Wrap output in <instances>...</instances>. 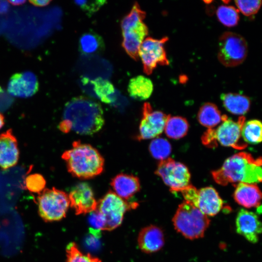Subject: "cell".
Returning a JSON list of instances; mask_svg holds the SVG:
<instances>
[{"mask_svg":"<svg viewBox=\"0 0 262 262\" xmlns=\"http://www.w3.org/2000/svg\"><path fill=\"white\" fill-rule=\"evenodd\" d=\"M172 221L175 229L191 240L203 237L210 222L207 215L185 200L179 205Z\"/></svg>","mask_w":262,"mask_h":262,"instance_id":"cell-5","label":"cell"},{"mask_svg":"<svg viewBox=\"0 0 262 262\" xmlns=\"http://www.w3.org/2000/svg\"><path fill=\"white\" fill-rule=\"evenodd\" d=\"M68 195L70 206L76 214L89 213L97 209L98 202L91 187L86 182L76 184Z\"/></svg>","mask_w":262,"mask_h":262,"instance_id":"cell-14","label":"cell"},{"mask_svg":"<svg viewBox=\"0 0 262 262\" xmlns=\"http://www.w3.org/2000/svg\"><path fill=\"white\" fill-rule=\"evenodd\" d=\"M68 172L81 179L94 178L102 173L104 159L98 150L89 144L75 141L72 147L62 154Z\"/></svg>","mask_w":262,"mask_h":262,"instance_id":"cell-3","label":"cell"},{"mask_svg":"<svg viewBox=\"0 0 262 262\" xmlns=\"http://www.w3.org/2000/svg\"><path fill=\"white\" fill-rule=\"evenodd\" d=\"M220 98L225 108L232 114L243 115L250 109V100L245 95L232 93H223Z\"/></svg>","mask_w":262,"mask_h":262,"instance_id":"cell-21","label":"cell"},{"mask_svg":"<svg viewBox=\"0 0 262 262\" xmlns=\"http://www.w3.org/2000/svg\"><path fill=\"white\" fill-rule=\"evenodd\" d=\"M79 46L82 54L89 55L103 50L104 44L100 35L93 31H89L81 35L79 41Z\"/></svg>","mask_w":262,"mask_h":262,"instance_id":"cell-24","label":"cell"},{"mask_svg":"<svg viewBox=\"0 0 262 262\" xmlns=\"http://www.w3.org/2000/svg\"><path fill=\"white\" fill-rule=\"evenodd\" d=\"M233 198L245 208L257 207L261 203L262 193L256 184L239 183L236 184Z\"/></svg>","mask_w":262,"mask_h":262,"instance_id":"cell-19","label":"cell"},{"mask_svg":"<svg viewBox=\"0 0 262 262\" xmlns=\"http://www.w3.org/2000/svg\"><path fill=\"white\" fill-rule=\"evenodd\" d=\"M88 218V221L91 226L94 234L98 236V232L104 230L105 223L101 214L97 210L91 212Z\"/></svg>","mask_w":262,"mask_h":262,"instance_id":"cell-34","label":"cell"},{"mask_svg":"<svg viewBox=\"0 0 262 262\" xmlns=\"http://www.w3.org/2000/svg\"><path fill=\"white\" fill-rule=\"evenodd\" d=\"M9 2L13 5H19L23 4L25 1L24 0H10Z\"/></svg>","mask_w":262,"mask_h":262,"instance_id":"cell-37","label":"cell"},{"mask_svg":"<svg viewBox=\"0 0 262 262\" xmlns=\"http://www.w3.org/2000/svg\"><path fill=\"white\" fill-rule=\"evenodd\" d=\"M164 244V234L159 227L150 225L142 229L138 237L140 249L146 253L158 251Z\"/></svg>","mask_w":262,"mask_h":262,"instance_id":"cell-18","label":"cell"},{"mask_svg":"<svg viewBox=\"0 0 262 262\" xmlns=\"http://www.w3.org/2000/svg\"><path fill=\"white\" fill-rule=\"evenodd\" d=\"M218 47V59L225 66H237L247 56V42L242 36L236 33H224L219 39Z\"/></svg>","mask_w":262,"mask_h":262,"instance_id":"cell-8","label":"cell"},{"mask_svg":"<svg viewBox=\"0 0 262 262\" xmlns=\"http://www.w3.org/2000/svg\"><path fill=\"white\" fill-rule=\"evenodd\" d=\"M38 86L35 75L31 71H24L12 76L8 83L7 92L13 97L28 98L36 93Z\"/></svg>","mask_w":262,"mask_h":262,"instance_id":"cell-16","label":"cell"},{"mask_svg":"<svg viewBox=\"0 0 262 262\" xmlns=\"http://www.w3.org/2000/svg\"><path fill=\"white\" fill-rule=\"evenodd\" d=\"M153 90V84L148 78L142 75L131 79L129 82L128 91L133 98L143 100L148 98Z\"/></svg>","mask_w":262,"mask_h":262,"instance_id":"cell-22","label":"cell"},{"mask_svg":"<svg viewBox=\"0 0 262 262\" xmlns=\"http://www.w3.org/2000/svg\"><path fill=\"white\" fill-rule=\"evenodd\" d=\"M4 124V118L3 115L0 113V129L3 126Z\"/></svg>","mask_w":262,"mask_h":262,"instance_id":"cell-38","label":"cell"},{"mask_svg":"<svg viewBox=\"0 0 262 262\" xmlns=\"http://www.w3.org/2000/svg\"><path fill=\"white\" fill-rule=\"evenodd\" d=\"M75 4L79 6L88 16L96 12L106 2L105 0H76Z\"/></svg>","mask_w":262,"mask_h":262,"instance_id":"cell-33","label":"cell"},{"mask_svg":"<svg viewBox=\"0 0 262 262\" xmlns=\"http://www.w3.org/2000/svg\"><path fill=\"white\" fill-rule=\"evenodd\" d=\"M149 150L155 159L162 161L168 158L171 152V146L165 139L157 138L150 142Z\"/></svg>","mask_w":262,"mask_h":262,"instance_id":"cell-29","label":"cell"},{"mask_svg":"<svg viewBox=\"0 0 262 262\" xmlns=\"http://www.w3.org/2000/svg\"><path fill=\"white\" fill-rule=\"evenodd\" d=\"M37 200L39 214L46 222L61 220L70 206L68 195L54 187L44 189Z\"/></svg>","mask_w":262,"mask_h":262,"instance_id":"cell-7","label":"cell"},{"mask_svg":"<svg viewBox=\"0 0 262 262\" xmlns=\"http://www.w3.org/2000/svg\"><path fill=\"white\" fill-rule=\"evenodd\" d=\"M238 10L245 16H249L256 14L260 9L262 1L260 0L234 1Z\"/></svg>","mask_w":262,"mask_h":262,"instance_id":"cell-31","label":"cell"},{"mask_svg":"<svg viewBox=\"0 0 262 262\" xmlns=\"http://www.w3.org/2000/svg\"><path fill=\"white\" fill-rule=\"evenodd\" d=\"M227 118L226 115H222L218 107L211 102H207L202 105L197 114L199 123L208 129L213 128Z\"/></svg>","mask_w":262,"mask_h":262,"instance_id":"cell-23","label":"cell"},{"mask_svg":"<svg viewBox=\"0 0 262 262\" xmlns=\"http://www.w3.org/2000/svg\"><path fill=\"white\" fill-rule=\"evenodd\" d=\"M245 122L244 116L235 121L228 118L217 128L208 129L202 135V144L208 147H216L218 144L237 149L245 148L247 144L241 140V131Z\"/></svg>","mask_w":262,"mask_h":262,"instance_id":"cell-6","label":"cell"},{"mask_svg":"<svg viewBox=\"0 0 262 262\" xmlns=\"http://www.w3.org/2000/svg\"><path fill=\"white\" fill-rule=\"evenodd\" d=\"M5 94V91L3 90V89L0 86V97L4 96Z\"/></svg>","mask_w":262,"mask_h":262,"instance_id":"cell-39","label":"cell"},{"mask_svg":"<svg viewBox=\"0 0 262 262\" xmlns=\"http://www.w3.org/2000/svg\"><path fill=\"white\" fill-rule=\"evenodd\" d=\"M104 124L100 105L85 97L72 98L65 105L62 120L58 128L64 133L73 131L82 135H92Z\"/></svg>","mask_w":262,"mask_h":262,"instance_id":"cell-1","label":"cell"},{"mask_svg":"<svg viewBox=\"0 0 262 262\" xmlns=\"http://www.w3.org/2000/svg\"><path fill=\"white\" fill-rule=\"evenodd\" d=\"M235 227L237 233L251 243H256L262 233V222L258 215L245 209H241L238 211Z\"/></svg>","mask_w":262,"mask_h":262,"instance_id":"cell-15","label":"cell"},{"mask_svg":"<svg viewBox=\"0 0 262 262\" xmlns=\"http://www.w3.org/2000/svg\"><path fill=\"white\" fill-rule=\"evenodd\" d=\"M168 116L162 112L153 110L151 105L145 102L136 139L139 141L149 139L160 135L164 130Z\"/></svg>","mask_w":262,"mask_h":262,"instance_id":"cell-13","label":"cell"},{"mask_svg":"<svg viewBox=\"0 0 262 262\" xmlns=\"http://www.w3.org/2000/svg\"><path fill=\"white\" fill-rule=\"evenodd\" d=\"M93 90L100 100L105 103H111L115 100V91L113 84L102 78L91 81Z\"/></svg>","mask_w":262,"mask_h":262,"instance_id":"cell-26","label":"cell"},{"mask_svg":"<svg viewBox=\"0 0 262 262\" xmlns=\"http://www.w3.org/2000/svg\"><path fill=\"white\" fill-rule=\"evenodd\" d=\"M66 262H101L98 258L92 256L90 254L82 252L77 245L71 242L66 247Z\"/></svg>","mask_w":262,"mask_h":262,"instance_id":"cell-30","label":"cell"},{"mask_svg":"<svg viewBox=\"0 0 262 262\" xmlns=\"http://www.w3.org/2000/svg\"><path fill=\"white\" fill-rule=\"evenodd\" d=\"M216 16L218 20L228 27L236 26L239 20L238 9L230 5L219 6L216 11Z\"/></svg>","mask_w":262,"mask_h":262,"instance_id":"cell-28","label":"cell"},{"mask_svg":"<svg viewBox=\"0 0 262 262\" xmlns=\"http://www.w3.org/2000/svg\"><path fill=\"white\" fill-rule=\"evenodd\" d=\"M214 181L225 186L229 183L256 184L262 182V158L241 152L227 159L222 166L212 172Z\"/></svg>","mask_w":262,"mask_h":262,"instance_id":"cell-2","label":"cell"},{"mask_svg":"<svg viewBox=\"0 0 262 262\" xmlns=\"http://www.w3.org/2000/svg\"><path fill=\"white\" fill-rule=\"evenodd\" d=\"M111 185L114 192L124 200L131 197L140 189V181L137 177L124 173L115 176L112 180Z\"/></svg>","mask_w":262,"mask_h":262,"instance_id":"cell-20","label":"cell"},{"mask_svg":"<svg viewBox=\"0 0 262 262\" xmlns=\"http://www.w3.org/2000/svg\"><path fill=\"white\" fill-rule=\"evenodd\" d=\"M19 152L16 137L11 129L0 134V167L3 170L17 163Z\"/></svg>","mask_w":262,"mask_h":262,"instance_id":"cell-17","label":"cell"},{"mask_svg":"<svg viewBox=\"0 0 262 262\" xmlns=\"http://www.w3.org/2000/svg\"><path fill=\"white\" fill-rule=\"evenodd\" d=\"M9 8V3L6 0H0V14L7 13Z\"/></svg>","mask_w":262,"mask_h":262,"instance_id":"cell-35","label":"cell"},{"mask_svg":"<svg viewBox=\"0 0 262 262\" xmlns=\"http://www.w3.org/2000/svg\"><path fill=\"white\" fill-rule=\"evenodd\" d=\"M188 129L189 123L185 118L169 115L164 130L169 138L178 139L186 135Z\"/></svg>","mask_w":262,"mask_h":262,"instance_id":"cell-25","label":"cell"},{"mask_svg":"<svg viewBox=\"0 0 262 262\" xmlns=\"http://www.w3.org/2000/svg\"><path fill=\"white\" fill-rule=\"evenodd\" d=\"M167 40V37L161 39L148 37L143 41L138 55L141 59L146 74H151L158 65L166 66L169 64L164 48V44Z\"/></svg>","mask_w":262,"mask_h":262,"instance_id":"cell-12","label":"cell"},{"mask_svg":"<svg viewBox=\"0 0 262 262\" xmlns=\"http://www.w3.org/2000/svg\"><path fill=\"white\" fill-rule=\"evenodd\" d=\"M137 206L136 203H128L113 191L107 193L98 202L96 209L105 221L104 230H112L117 228L121 224L126 211Z\"/></svg>","mask_w":262,"mask_h":262,"instance_id":"cell-9","label":"cell"},{"mask_svg":"<svg viewBox=\"0 0 262 262\" xmlns=\"http://www.w3.org/2000/svg\"><path fill=\"white\" fill-rule=\"evenodd\" d=\"M44 178L39 174H32L28 176L25 180V185L30 192L40 193L46 185Z\"/></svg>","mask_w":262,"mask_h":262,"instance_id":"cell-32","label":"cell"},{"mask_svg":"<svg viewBox=\"0 0 262 262\" xmlns=\"http://www.w3.org/2000/svg\"><path fill=\"white\" fill-rule=\"evenodd\" d=\"M246 143L256 144L262 142V122L257 119L245 122L241 131Z\"/></svg>","mask_w":262,"mask_h":262,"instance_id":"cell-27","label":"cell"},{"mask_svg":"<svg viewBox=\"0 0 262 262\" xmlns=\"http://www.w3.org/2000/svg\"><path fill=\"white\" fill-rule=\"evenodd\" d=\"M146 13L135 2L130 13L121 21L122 47L127 54L135 60L138 58L141 45L148 34V28L143 22Z\"/></svg>","mask_w":262,"mask_h":262,"instance_id":"cell-4","label":"cell"},{"mask_svg":"<svg viewBox=\"0 0 262 262\" xmlns=\"http://www.w3.org/2000/svg\"><path fill=\"white\" fill-rule=\"evenodd\" d=\"M155 173L172 192H180L190 184L191 175L188 168L170 158L160 161Z\"/></svg>","mask_w":262,"mask_h":262,"instance_id":"cell-11","label":"cell"},{"mask_svg":"<svg viewBox=\"0 0 262 262\" xmlns=\"http://www.w3.org/2000/svg\"><path fill=\"white\" fill-rule=\"evenodd\" d=\"M180 192L185 201L191 203L207 216L215 215L223 207L222 198L212 187L197 189L190 184Z\"/></svg>","mask_w":262,"mask_h":262,"instance_id":"cell-10","label":"cell"},{"mask_svg":"<svg viewBox=\"0 0 262 262\" xmlns=\"http://www.w3.org/2000/svg\"><path fill=\"white\" fill-rule=\"evenodd\" d=\"M50 2V0H32L31 2L37 6H46Z\"/></svg>","mask_w":262,"mask_h":262,"instance_id":"cell-36","label":"cell"}]
</instances>
